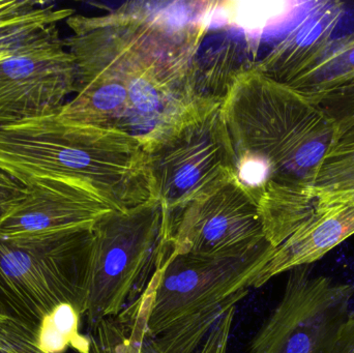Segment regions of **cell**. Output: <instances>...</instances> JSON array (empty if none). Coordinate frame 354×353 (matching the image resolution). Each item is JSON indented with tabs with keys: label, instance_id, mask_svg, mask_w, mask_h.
Returning <instances> with one entry per match:
<instances>
[{
	"label": "cell",
	"instance_id": "8fae6325",
	"mask_svg": "<svg viewBox=\"0 0 354 353\" xmlns=\"http://www.w3.org/2000/svg\"><path fill=\"white\" fill-rule=\"evenodd\" d=\"M76 91L66 41L24 50L0 62V124L58 114Z\"/></svg>",
	"mask_w": 354,
	"mask_h": 353
},
{
	"label": "cell",
	"instance_id": "603a6c76",
	"mask_svg": "<svg viewBox=\"0 0 354 353\" xmlns=\"http://www.w3.org/2000/svg\"><path fill=\"white\" fill-rule=\"evenodd\" d=\"M345 149H354V124L337 137L334 147L330 151Z\"/></svg>",
	"mask_w": 354,
	"mask_h": 353
},
{
	"label": "cell",
	"instance_id": "3957f363",
	"mask_svg": "<svg viewBox=\"0 0 354 353\" xmlns=\"http://www.w3.org/2000/svg\"><path fill=\"white\" fill-rule=\"evenodd\" d=\"M58 114L0 124V169L24 186L39 178L85 184L118 211L153 199L147 153L138 141Z\"/></svg>",
	"mask_w": 354,
	"mask_h": 353
},
{
	"label": "cell",
	"instance_id": "e0dca14e",
	"mask_svg": "<svg viewBox=\"0 0 354 353\" xmlns=\"http://www.w3.org/2000/svg\"><path fill=\"white\" fill-rule=\"evenodd\" d=\"M83 314L73 305L56 307L31 333H23L2 325L0 334L27 353H66L72 348L77 353H87L89 340L80 333Z\"/></svg>",
	"mask_w": 354,
	"mask_h": 353
},
{
	"label": "cell",
	"instance_id": "d4e9b609",
	"mask_svg": "<svg viewBox=\"0 0 354 353\" xmlns=\"http://www.w3.org/2000/svg\"><path fill=\"white\" fill-rule=\"evenodd\" d=\"M8 319L6 318V316H4L3 314H2L1 312H0V327H1L2 325H4V323H8Z\"/></svg>",
	"mask_w": 354,
	"mask_h": 353
},
{
	"label": "cell",
	"instance_id": "cb8c5ba5",
	"mask_svg": "<svg viewBox=\"0 0 354 353\" xmlns=\"http://www.w3.org/2000/svg\"><path fill=\"white\" fill-rule=\"evenodd\" d=\"M0 353H27L0 334Z\"/></svg>",
	"mask_w": 354,
	"mask_h": 353
},
{
	"label": "cell",
	"instance_id": "ba28073f",
	"mask_svg": "<svg viewBox=\"0 0 354 353\" xmlns=\"http://www.w3.org/2000/svg\"><path fill=\"white\" fill-rule=\"evenodd\" d=\"M288 271L280 302L255 334L249 353H332L351 312L354 284Z\"/></svg>",
	"mask_w": 354,
	"mask_h": 353
},
{
	"label": "cell",
	"instance_id": "5b68a950",
	"mask_svg": "<svg viewBox=\"0 0 354 353\" xmlns=\"http://www.w3.org/2000/svg\"><path fill=\"white\" fill-rule=\"evenodd\" d=\"M274 248L233 258L178 255L171 246L143 294L126 309L147 337L193 317L241 302L274 255Z\"/></svg>",
	"mask_w": 354,
	"mask_h": 353
},
{
	"label": "cell",
	"instance_id": "9c48e42d",
	"mask_svg": "<svg viewBox=\"0 0 354 353\" xmlns=\"http://www.w3.org/2000/svg\"><path fill=\"white\" fill-rule=\"evenodd\" d=\"M171 251L178 255L233 258L272 247L255 194L239 178L172 216Z\"/></svg>",
	"mask_w": 354,
	"mask_h": 353
},
{
	"label": "cell",
	"instance_id": "44dd1931",
	"mask_svg": "<svg viewBox=\"0 0 354 353\" xmlns=\"http://www.w3.org/2000/svg\"><path fill=\"white\" fill-rule=\"evenodd\" d=\"M26 193V187L0 169V218Z\"/></svg>",
	"mask_w": 354,
	"mask_h": 353
},
{
	"label": "cell",
	"instance_id": "9a60e30c",
	"mask_svg": "<svg viewBox=\"0 0 354 353\" xmlns=\"http://www.w3.org/2000/svg\"><path fill=\"white\" fill-rule=\"evenodd\" d=\"M75 15L53 2L0 0V62L37 46L62 41L58 24Z\"/></svg>",
	"mask_w": 354,
	"mask_h": 353
},
{
	"label": "cell",
	"instance_id": "2e32d148",
	"mask_svg": "<svg viewBox=\"0 0 354 353\" xmlns=\"http://www.w3.org/2000/svg\"><path fill=\"white\" fill-rule=\"evenodd\" d=\"M268 242L274 248L292 236L317 209L315 187L266 182L253 191Z\"/></svg>",
	"mask_w": 354,
	"mask_h": 353
},
{
	"label": "cell",
	"instance_id": "7c38bea8",
	"mask_svg": "<svg viewBox=\"0 0 354 353\" xmlns=\"http://www.w3.org/2000/svg\"><path fill=\"white\" fill-rule=\"evenodd\" d=\"M234 305L193 317L156 337H147L124 311L91 329L87 353H228L229 340L221 334L208 333Z\"/></svg>",
	"mask_w": 354,
	"mask_h": 353
},
{
	"label": "cell",
	"instance_id": "6da1fadb",
	"mask_svg": "<svg viewBox=\"0 0 354 353\" xmlns=\"http://www.w3.org/2000/svg\"><path fill=\"white\" fill-rule=\"evenodd\" d=\"M218 3L129 1L66 19L77 91L58 115L128 135L149 153L204 97L198 57Z\"/></svg>",
	"mask_w": 354,
	"mask_h": 353
},
{
	"label": "cell",
	"instance_id": "52a82bcc",
	"mask_svg": "<svg viewBox=\"0 0 354 353\" xmlns=\"http://www.w3.org/2000/svg\"><path fill=\"white\" fill-rule=\"evenodd\" d=\"M222 102L202 97L185 120L147 153L153 199L171 216L239 178Z\"/></svg>",
	"mask_w": 354,
	"mask_h": 353
},
{
	"label": "cell",
	"instance_id": "30bf717a",
	"mask_svg": "<svg viewBox=\"0 0 354 353\" xmlns=\"http://www.w3.org/2000/svg\"><path fill=\"white\" fill-rule=\"evenodd\" d=\"M25 187L24 196L0 218V240L17 246L88 231L114 211L89 187L71 180L39 178Z\"/></svg>",
	"mask_w": 354,
	"mask_h": 353
},
{
	"label": "cell",
	"instance_id": "277c9868",
	"mask_svg": "<svg viewBox=\"0 0 354 353\" xmlns=\"http://www.w3.org/2000/svg\"><path fill=\"white\" fill-rule=\"evenodd\" d=\"M172 216L157 199L113 211L93 228L84 317L93 329L145 292L170 247Z\"/></svg>",
	"mask_w": 354,
	"mask_h": 353
},
{
	"label": "cell",
	"instance_id": "7a4b0ae2",
	"mask_svg": "<svg viewBox=\"0 0 354 353\" xmlns=\"http://www.w3.org/2000/svg\"><path fill=\"white\" fill-rule=\"evenodd\" d=\"M222 113L239 178L257 190L266 182L313 186L336 141V128L310 95L243 68L223 97Z\"/></svg>",
	"mask_w": 354,
	"mask_h": 353
},
{
	"label": "cell",
	"instance_id": "8992f818",
	"mask_svg": "<svg viewBox=\"0 0 354 353\" xmlns=\"http://www.w3.org/2000/svg\"><path fill=\"white\" fill-rule=\"evenodd\" d=\"M91 231L27 246L0 240V312L10 327L31 333L62 304L84 316Z\"/></svg>",
	"mask_w": 354,
	"mask_h": 353
},
{
	"label": "cell",
	"instance_id": "ffe728a7",
	"mask_svg": "<svg viewBox=\"0 0 354 353\" xmlns=\"http://www.w3.org/2000/svg\"><path fill=\"white\" fill-rule=\"evenodd\" d=\"M308 95L320 106L326 116L332 120L336 128V139L343 131L354 124V82L340 85L324 93Z\"/></svg>",
	"mask_w": 354,
	"mask_h": 353
},
{
	"label": "cell",
	"instance_id": "d6986e66",
	"mask_svg": "<svg viewBox=\"0 0 354 353\" xmlns=\"http://www.w3.org/2000/svg\"><path fill=\"white\" fill-rule=\"evenodd\" d=\"M313 186L324 191L354 190V149L330 151L318 169Z\"/></svg>",
	"mask_w": 354,
	"mask_h": 353
},
{
	"label": "cell",
	"instance_id": "4fadbf2b",
	"mask_svg": "<svg viewBox=\"0 0 354 353\" xmlns=\"http://www.w3.org/2000/svg\"><path fill=\"white\" fill-rule=\"evenodd\" d=\"M314 187V186H313ZM314 215L274 248L255 288L291 269L312 265L354 236V190L324 191Z\"/></svg>",
	"mask_w": 354,
	"mask_h": 353
},
{
	"label": "cell",
	"instance_id": "5bb4252c",
	"mask_svg": "<svg viewBox=\"0 0 354 353\" xmlns=\"http://www.w3.org/2000/svg\"><path fill=\"white\" fill-rule=\"evenodd\" d=\"M344 3L314 0L309 12L255 66L277 82L289 86L315 68L328 55Z\"/></svg>",
	"mask_w": 354,
	"mask_h": 353
},
{
	"label": "cell",
	"instance_id": "ac0fdd59",
	"mask_svg": "<svg viewBox=\"0 0 354 353\" xmlns=\"http://www.w3.org/2000/svg\"><path fill=\"white\" fill-rule=\"evenodd\" d=\"M354 82V32L334 41L315 68L289 85L306 95H316Z\"/></svg>",
	"mask_w": 354,
	"mask_h": 353
},
{
	"label": "cell",
	"instance_id": "7402d4cb",
	"mask_svg": "<svg viewBox=\"0 0 354 353\" xmlns=\"http://www.w3.org/2000/svg\"><path fill=\"white\" fill-rule=\"evenodd\" d=\"M332 353H354V310H351Z\"/></svg>",
	"mask_w": 354,
	"mask_h": 353
}]
</instances>
